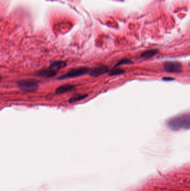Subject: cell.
I'll use <instances>...</instances> for the list:
<instances>
[{"label":"cell","mask_w":190,"mask_h":191,"mask_svg":"<svg viewBox=\"0 0 190 191\" xmlns=\"http://www.w3.org/2000/svg\"><path fill=\"white\" fill-rule=\"evenodd\" d=\"M167 127L174 131L190 129V113H183L173 117L167 121Z\"/></svg>","instance_id":"obj_1"},{"label":"cell","mask_w":190,"mask_h":191,"mask_svg":"<svg viewBox=\"0 0 190 191\" xmlns=\"http://www.w3.org/2000/svg\"><path fill=\"white\" fill-rule=\"evenodd\" d=\"M89 69L87 67H81L76 68H72L65 74L60 76L58 79H65L68 78H75L81 77L88 73Z\"/></svg>","instance_id":"obj_2"},{"label":"cell","mask_w":190,"mask_h":191,"mask_svg":"<svg viewBox=\"0 0 190 191\" xmlns=\"http://www.w3.org/2000/svg\"><path fill=\"white\" fill-rule=\"evenodd\" d=\"M17 87L20 90L25 92H34L38 90L39 85L35 81L23 80L17 83Z\"/></svg>","instance_id":"obj_3"},{"label":"cell","mask_w":190,"mask_h":191,"mask_svg":"<svg viewBox=\"0 0 190 191\" xmlns=\"http://www.w3.org/2000/svg\"><path fill=\"white\" fill-rule=\"evenodd\" d=\"M165 71L170 73H180L182 72V65L177 62H166L163 64Z\"/></svg>","instance_id":"obj_4"},{"label":"cell","mask_w":190,"mask_h":191,"mask_svg":"<svg viewBox=\"0 0 190 191\" xmlns=\"http://www.w3.org/2000/svg\"><path fill=\"white\" fill-rule=\"evenodd\" d=\"M109 72V68L106 65H100L89 69L88 74L91 77H98Z\"/></svg>","instance_id":"obj_5"},{"label":"cell","mask_w":190,"mask_h":191,"mask_svg":"<svg viewBox=\"0 0 190 191\" xmlns=\"http://www.w3.org/2000/svg\"><path fill=\"white\" fill-rule=\"evenodd\" d=\"M56 75L57 71L50 68L44 69L37 73L38 76L44 78H52L54 77Z\"/></svg>","instance_id":"obj_6"},{"label":"cell","mask_w":190,"mask_h":191,"mask_svg":"<svg viewBox=\"0 0 190 191\" xmlns=\"http://www.w3.org/2000/svg\"><path fill=\"white\" fill-rule=\"evenodd\" d=\"M75 88V86L71 84H64L63 86H60L56 90V94H63L66 92H68L69 91L73 90Z\"/></svg>","instance_id":"obj_7"},{"label":"cell","mask_w":190,"mask_h":191,"mask_svg":"<svg viewBox=\"0 0 190 191\" xmlns=\"http://www.w3.org/2000/svg\"><path fill=\"white\" fill-rule=\"evenodd\" d=\"M66 63L64 61H54L52 62L49 67V68H52L55 71H58L61 69L65 68L66 66Z\"/></svg>","instance_id":"obj_8"},{"label":"cell","mask_w":190,"mask_h":191,"mask_svg":"<svg viewBox=\"0 0 190 191\" xmlns=\"http://www.w3.org/2000/svg\"><path fill=\"white\" fill-rule=\"evenodd\" d=\"M158 53V50L157 49H150L143 52L141 55V57L144 58H149L154 57Z\"/></svg>","instance_id":"obj_9"},{"label":"cell","mask_w":190,"mask_h":191,"mask_svg":"<svg viewBox=\"0 0 190 191\" xmlns=\"http://www.w3.org/2000/svg\"><path fill=\"white\" fill-rule=\"evenodd\" d=\"M88 97V94H76L73 97H71L69 101V103L73 104L74 102H77L78 101L83 100Z\"/></svg>","instance_id":"obj_10"},{"label":"cell","mask_w":190,"mask_h":191,"mask_svg":"<svg viewBox=\"0 0 190 191\" xmlns=\"http://www.w3.org/2000/svg\"><path fill=\"white\" fill-rule=\"evenodd\" d=\"M124 73V71L120 68H113L111 71H110L109 75L114 76L117 75H122Z\"/></svg>","instance_id":"obj_11"},{"label":"cell","mask_w":190,"mask_h":191,"mask_svg":"<svg viewBox=\"0 0 190 191\" xmlns=\"http://www.w3.org/2000/svg\"><path fill=\"white\" fill-rule=\"evenodd\" d=\"M132 63V62L131 61H130L129 59H122V60L118 61L116 64L115 65V67H119L120 65H122L131 64Z\"/></svg>","instance_id":"obj_12"},{"label":"cell","mask_w":190,"mask_h":191,"mask_svg":"<svg viewBox=\"0 0 190 191\" xmlns=\"http://www.w3.org/2000/svg\"><path fill=\"white\" fill-rule=\"evenodd\" d=\"M163 79L164 81H172V80H174V79L171 77H164L163 78Z\"/></svg>","instance_id":"obj_13"}]
</instances>
